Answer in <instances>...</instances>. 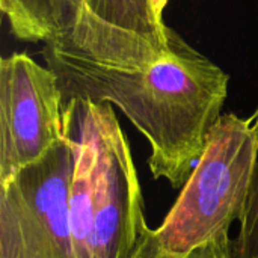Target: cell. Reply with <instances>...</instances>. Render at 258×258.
I'll list each match as a JSON object with an SVG mask.
<instances>
[{
  "label": "cell",
  "mask_w": 258,
  "mask_h": 258,
  "mask_svg": "<svg viewBox=\"0 0 258 258\" xmlns=\"http://www.w3.org/2000/svg\"><path fill=\"white\" fill-rule=\"evenodd\" d=\"M0 8L18 39L51 42L76 29L85 0H0Z\"/></svg>",
  "instance_id": "7"
},
{
  "label": "cell",
  "mask_w": 258,
  "mask_h": 258,
  "mask_svg": "<svg viewBox=\"0 0 258 258\" xmlns=\"http://www.w3.org/2000/svg\"><path fill=\"white\" fill-rule=\"evenodd\" d=\"M166 35L168 51L142 67L109 65L59 39L45 42L42 57L57 76L63 103L83 98L118 106L150 142L153 177L180 189L221 118L230 76L171 27Z\"/></svg>",
  "instance_id": "1"
},
{
  "label": "cell",
  "mask_w": 258,
  "mask_h": 258,
  "mask_svg": "<svg viewBox=\"0 0 258 258\" xmlns=\"http://www.w3.org/2000/svg\"><path fill=\"white\" fill-rule=\"evenodd\" d=\"M258 135V107L251 116ZM231 258H258V160L248 207L239 221V231L230 243Z\"/></svg>",
  "instance_id": "8"
},
{
  "label": "cell",
  "mask_w": 258,
  "mask_h": 258,
  "mask_svg": "<svg viewBox=\"0 0 258 258\" xmlns=\"http://www.w3.org/2000/svg\"><path fill=\"white\" fill-rule=\"evenodd\" d=\"M133 258H178L171 255L169 252H166L160 243L157 242V237L154 234V230H150L148 234L145 236V239L142 240V243L139 245L136 254Z\"/></svg>",
  "instance_id": "9"
},
{
  "label": "cell",
  "mask_w": 258,
  "mask_h": 258,
  "mask_svg": "<svg viewBox=\"0 0 258 258\" xmlns=\"http://www.w3.org/2000/svg\"><path fill=\"white\" fill-rule=\"evenodd\" d=\"M150 0H85L76 29L59 41L122 68L151 63L168 51V35Z\"/></svg>",
  "instance_id": "6"
},
{
  "label": "cell",
  "mask_w": 258,
  "mask_h": 258,
  "mask_svg": "<svg viewBox=\"0 0 258 258\" xmlns=\"http://www.w3.org/2000/svg\"><path fill=\"white\" fill-rule=\"evenodd\" d=\"M63 136L74 154L70 215L77 258H133L151 228L130 147L112 104L68 100Z\"/></svg>",
  "instance_id": "2"
},
{
  "label": "cell",
  "mask_w": 258,
  "mask_h": 258,
  "mask_svg": "<svg viewBox=\"0 0 258 258\" xmlns=\"http://www.w3.org/2000/svg\"><path fill=\"white\" fill-rule=\"evenodd\" d=\"M187 258H231L230 243L210 242L204 246L195 249Z\"/></svg>",
  "instance_id": "10"
},
{
  "label": "cell",
  "mask_w": 258,
  "mask_h": 258,
  "mask_svg": "<svg viewBox=\"0 0 258 258\" xmlns=\"http://www.w3.org/2000/svg\"><path fill=\"white\" fill-rule=\"evenodd\" d=\"M151 3V8H153V12L157 18V21L160 24H163V20H162V14H163V9L165 6L168 5V0H150Z\"/></svg>",
  "instance_id": "11"
},
{
  "label": "cell",
  "mask_w": 258,
  "mask_h": 258,
  "mask_svg": "<svg viewBox=\"0 0 258 258\" xmlns=\"http://www.w3.org/2000/svg\"><path fill=\"white\" fill-rule=\"evenodd\" d=\"M74 154L65 139L0 184V258H77L70 215Z\"/></svg>",
  "instance_id": "4"
},
{
  "label": "cell",
  "mask_w": 258,
  "mask_h": 258,
  "mask_svg": "<svg viewBox=\"0 0 258 258\" xmlns=\"http://www.w3.org/2000/svg\"><path fill=\"white\" fill-rule=\"evenodd\" d=\"M63 139L57 76L26 53L0 62V184Z\"/></svg>",
  "instance_id": "5"
},
{
  "label": "cell",
  "mask_w": 258,
  "mask_h": 258,
  "mask_svg": "<svg viewBox=\"0 0 258 258\" xmlns=\"http://www.w3.org/2000/svg\"><path fill=\"white\" fill-rule=\"evenodd\" d=\"M257 160L252 119L221 115L175 204L154 230L160 246L187 258L206 243H231L228 233L248 207Z\"/></svg>",
  "instance_id": "3"
}]
</instances>
